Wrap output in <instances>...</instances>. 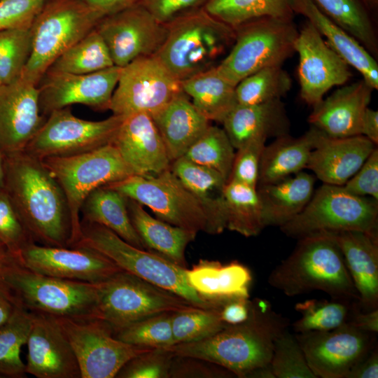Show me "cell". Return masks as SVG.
Masks as SVG:
<instances>
[{
	"label": "cell",
	"instance_id": "cell-23",
	"mask_svg": "<svg viewBox=\"0 0 378 378\" xmlns=\"http://www.w3.org/2000/svg\"><path fill=\"white\" fill-rule=\"evenodd\" d=\"M111 144L134 175H155L170 169L164 144L148 114L124 117Z\"/></svg>",
	"mask_w": 378,
	"mask_h": 378
},
{
	"label": "cell",
	"instance_id": "cell-44",
	"mask_svg": "<svg viewBox=\"0 0 378 378\" xmlns=\"http://www.w3.org/2000/svg\"><path fill=\"white\" fill-rule=\"evenodd\" d=\"M234 149L223 128L210 125L183 157L218 171L228 181Z\"/></svg>",
	"mask_w": 378,
	"mask_h": 378
},
{
	"label": "cell",
	"instance_id": "cell-40",
	"mask_svg": "<svg viewBox=\"0 0 378 378\" xmlns=\"http://www.w3.org/2000/svg\"><path fill=\"white\" fill-rule=\"evenodd\" d=\"M113 66L108 49L94 28L62 52L46 71L87 74Z\"/></svg>",
	"mask_w": 378,
	"mask_h": 378
},
{
	"label": "cell",
	"instance_id": "cell-13",
	"mask_svg": "<svg viewBox=\"0 0 378 378\" xmlns=\"http://www.w3.org/2000/svg\"><path fill=\"white\" fill-rule=\"evenodd\" d=\"M55 318L74 350L81 378L115 377L130 360L154 349L118 340L96 317Z\"/></svg>",
	"mask_w": 378,
	"mask_h": 378
},
{
	"label": "cell",
	"instance_id": "cell-56",
	"mask_svg": "<svg viewBox=\"0 0 378 378\" xmlns=\"http://www.w3.org/2000/svg\"><path fill=\"white\" fill-rule=\"evenodd\" d=\"M251 300L246 298H234L223 300L219 307L221 320L227 326L245 321L250 314Z\"/></svg>",
	"mask_w": 378,
	"mask_h": 378
},
{
	"label": "cell",
	"instance_id": "cell-30",
	"mask_svg": "<svg viewBox=\"0 0 378 378\" xmlns=\"http://www.w3.org/2000/svg\"><path fill=\"white\" fill-rule=\"evenodd\" d=\"M315 181V176L302 171L274 183L258 185L265 227H280L298 215L312 197Z\"/></svg>",
	"mask_w": 378,
	"mask_h": 378
},
{
	"label": "cell",
	"instance_id": "cell-43",
	"mask_svg": "<svg viewBox=\"0 0 378 378\" xmlns=\"http://www.w3.org/2000/svg\"><path fill=\"white\" fill-rule=\"evenodd\" d=\"M292 88V79L282 66L261 69L242 79L235 86L237 104H258L279 99Z\"/></svg>",
	"mask_w": 378,
	"mask_h": 378
},
{
	"label": "cell",
	"instance_id": "cell-8",
	"mask_svg": "<svg viewBox=\"0 0 378 378\" xmlns=\"http://www.w3.org/2000/svg\"><path fill=\"white\" fill-rule=\"evenodd\" d=\"M280 230L298 239L346 230L378 234V201L353 195L342 186L323 183L314 190L302 211Z\"/></svg>",
	"mask_w": 378,
	"mask_h": 378
},
{
	"label": "cell",
	"instance_id": "cell-58",
	"mask_svg": "<svg viewBox=\"0 0 378 378\" xmlns=\"http://www.w3.org/2000/svg\"><path fill=\"white\" fill-rule=\"evenodd\" d=\"M378 348L376 345L349 372L346 378H377Z\"/></svg>",
	"mask_w": 378,
	"mask_h": 378
},
{
	"label": "cell",
	"instance_id": "cell-4",
	"mask_svg": "<svg viewBox=\"0 0 378 378\" xmlns=\"http://www.w3.org/2000/svg\"><path fill=\"white\" fill-rule=\"evenodd\" d=\"M167 38L155 56L179 81L216 67L233 44L234 29L204 8L166 25Z\"/></svg>",
	"mask_w": 378,
	"mask_h": 378
},
{
	"label": "cell",
	"instance_id": "cell-25",
	"mask_svg": "<svg viewBox=\"0 0 378 378\" xmlns=\"http://www.w3.org/2000/svg\"><path fill=\"white\" fill-rule=\"evenodd\" d=\"M374 89L363 79L342 85L313 106L308 121L333 137L360 134L361 122Z\"/></svg>",
	"mask_w": 378,
	"mask_h": 378
},
{
	"label": "cell",
	"instance_id": "cell-46",
	"mask_svg": "<svg viewBox=\"0 0 378 378\" xmlns=\"http://www.w3.org/2000/svg\"><path fill=\"white\" fill-rule=\"evenodd\" d=\"M172 312L156 314L115 332V338L124 342L148 348H166L174 344L171 317Z\"/></svg>",
	"mask_w": 378,
	"mask_h": 378
},
{
	"label": "cell",
	"instance_id": "cell-5",
	"mask_svg": "<svg viewBox=\"0 0 378 378\" xmlns=\"http://www.w3.org/2000/svg\"><path fill=\"white\" fill-rule=\"evenodd\" d=\"M81 235L74 246L92 248L111 260L121 270L171 291L202 308L218 307L217 302L201 297L189 284L186 269L158 253L136 247L108 228L80 221Z\"/></svg>",
	"mask_w": 378,
	"mask_h": 378
},
{
	"label": "cell",
	"instance_id": "cell-62",
	"mask_svg": "<svg viewBox=\"0 0 378 378\" xmlns=\"http://www.w3.org/2000/svg\"><path fill=\"white\" fill-rule=\"evenodd\" d=\"M18 263V259L0 243V277L3 278Z\"/></svg>",
	"mask_w": 378,
	"mask_h": 378
},
{
	"label": "cell",
	"instance_id": "cell-35",
	"mask_svg": "<svg viewBox=\"0 0 378 378\" xmlns=\"http://www.w3.org/2000/svg\"><path fill=\"white\" fill-rule=\"evenodd\" d=\"M314 128L311 127L300 137L286 134L265 145L260 159L258 185L276 182L306 168L314 148Z\"/></svg>",
	"mask_w": 378,
	"mask_h": 378
},
{
	"label": "cell",
	"instance_id": "cell-18",
	"mask_svg": "<svg viewBox=\"0 0 378 378\" xmlns=\"http://www.w3.org/2000/svg\"><path fill=\"white\" fill-rule=\"evenodd\" d=\"M295 52L299 55L300 97L312 107L332 88L344 85L352 76L348 63L309 21L298 32Z\"/></svg>",
	"mask_w": 378,
	"mask_h": 378
},
{
	"label": "cell",
	"instance_id": "cell-9",
	"mask_svg": "<svg viewBox=\"0 0 378 378\" xmlns=\"http://www.w3.org/2000/svg\"><path fill=\"white\" fill-rule=\"evenodd\" d=\"M41 160L65 195L72 225L71 247L80 238V207L86 197L99 187L134 175L112 144L82 154Z\"/></svg>",
	"mask_w": 378,
	"mask_h": 378
},
{
	"label": "cell",
	"instance_id": "cell-1",
	"mask_svg": "<svg viewBox=\"0 0 378 378\" xmlns=\"http://www.w3.org/2000/svg\"><path fill=\"white\" fill-rule=\"evenodd\" d=\"M4 156V190L34 241L71 247V216L58 182L41 160L24 150Z\"/></svg>",
	"mask_w": 378,
	"mask_h": 378
},
{
	"label": "cell",
	"instance_id": "cell-59",
	"mask_svg": "<svg viewBox=\"0 0 378 378\" xmlns=\"http://www.w3.org/2000/svg\"><path fill=\"white\" fill-rule=\"evenodd\" d=\"M349 323L363 331L377 334L378 332V308L363 311L358 304L354 309Z\"/></svg>",
	"mask_w": 378,
	"mask_h": 378
},
{
	"label": "cell",
	"instance_id": "cell-31",
	"mask_svg": "<svg viewBox=\"0 0 378 378\" xmlns=\"http://www.w3.org/2000/svg\"><path fill=\"white\" fill-rule=\"evenodd\" d=\"M190 286L204 299L219 302L234 298H249L252 281L250 270L234 260L227 264L200 260L186 269Z\"/></svg>",
	"mask_w": 378,
	"mask_h": 378
},
{
	"label": "cell",
	"instance_id": "cell-24",
	"mask_svg": "<svg viewBox=\"0 0 378 378\" xmlns=\"http://www.w3.org/2000/svg\"><path fill=\"white\" fill-rule=\"evenodd\" d=\"M314 128V146L306 168L326 184L343 186L377 146L363 135L333 137Z\"/></svg>",
	"mask_w": 378,
	"mask_h": 378
},
{
	"label": "cell",
	"instance_id": "cell-51",
	"mask_svg": "<svg viewBox=\"0 0 378 378\" xmlns=\"http://www.w3.org/2000/svg\"><path fill=\"white\" fill-rule=\"evenodd\" d=\"M266 140L254 139L237 149L228 181L257 187L260 159Z\"/></svg>",
	"mask_w": 378,
	"mask_h": 378
},
{
	"label": "cell",
	"instance_id": "cell-42",
	"mask_svg": "<svg viewBox=\"0 0 378 378\" xmlns=\"http://www.w3.org/2000/svg\"><path fill=\"white\" fill-rule=\"evenodd\" d=\"M32 321L31 312L20 308L0 327V374L8 377H25L22 347L27 344Z\"/></svg>",
	"mask_w": 378,
	"mask_h": 378
},
{
	"label": "cell",
	"instance_id": "cell-34",
	"mask_svg": "<svg viewBox=\"0 0 378 378\" xmlns=\"http://www.w3.org/2000/svg\"><path fill=\"white\" fill-rule=\"evenodd\" d=\"M81 215L80 221L103 225L129 244L147 250L131 221L127 197L119 191L107 186L94 189L83 201Z\"/></svg>",
	"mask_w": 378,
	"mask_h": 378
},
{
	"label": "cell",
	"instance_id": "cell-19",
	"mask_svg": "<svg viewBox=\"0 0 378 378\" xmlns=\"http://www.w3.org/2000/svg\"><path fill=\"white\" fill-rule=\"evenodd\" d=\"M121 67L113 66L87 74L46 71L38 88L41 113L83 104L93 110H109Z\"/></svg>",
	"mask_w": 378,
	"mask_h": 378
},
{
	"label": "cell",
	"instance_id": "cell-61",
	"mask_svg": "<svg viewBox=\"0 0 378 378\" xmlns=\"http://www.w3.org/2000/svg\"><path fill=\"white\" fill-rule=\"evenodd\" d=\"M360 134L374 144H378V111L368 107L364 113L360 127Z\"/></svg>",
	"mask_w": 378,
	"mask_h": 378
},
{
	"label": "cell",
	"instance_id": "cell-41",
	"mask_svg": "<svg viewBox=\"0 0 378 378\" xmlns=\"http://www.w3.org/2000/svg\"><path fill=\"white\" fill-rule=\"evenodd\" d=\"M358 301L332 298L307 300L297 303L295 309L301 315L292 327L295 332L331 330L349 323Z\"/></svg>",
	"mask_w": 378,
	"mask_h": 378
},
{
	"label": "cell",
	"instance_id": "cell-6",
	"mask_svg": "<svg viewBox=\"0 0 378 378\" xmlns=\"http://www.w3.org/2000/svg\"><path fill=\"white\" fill-rule=\"evenodd\" d=\"M103 18L85 0H46L30 29L31 52L22 76L38 85L52 63Z\"/></svg>",
	"mask_w": 378,
	"mask_h": 378
},
{
	"label": "cell",
	"instance_id": "cell-38",
	"mask_svg": "<svg viewBox=\"0 0 378 378\" xmlns=\"http://www.w3.org/2000/svg\"><path fill=\"white\" fill-rule=\"evenodd\" d=\"M332 21L377 59L378 38L370 10L363 0H313Z\"/></svg>",
	"mask_w": 378,
	"mask_h": 378
},
{
	"label": "cell",
	"instance_id": "cell-20",
	"mask_svg": "<svg viewBox=\"0 0 378 378\" xmlns=\"http://www.w3.org/2000/svg\"><path fill=\"white\" fill-rule=\"evenodd\" d=\"M18 261L43 275L91 284L102 283L122 270L102 253L84 246H48L34 242L22 251Z\"/></svg>",
	"mask_w": 378,
	"mask_h": 378
},
{
	"label": "cell",
	"instance_id": "cell-50",
	"mask_svg": "<svg viewBox=\"0 0 378 378\" xmlns=\"http://www.w3.org/2000/svg\"><path fill=\"white\" fill-rule=\"evenodd\" d=\"M173 354L154 348L134 357L120 370L118 378H169Z\"/></svg>",
	"mask_w": 378,
	"mask_h": 378
},
{
	"label": "cell",
	"instance_id": "cell-36",
	"mask_svg": "<svg viewBox=\"0 0 378 378\" xmlns=\"http://www.w3.org/2000/svg\"><path fill=\"white\" fill-rule=\"evenodd\" d=\"M181 84L195 107L209 121L222 123L237 104L235 86L216 67L181 81Z\"/></svg>",
	"mask_w": 378,
	"mask_h": 378
},
{
	"label": "cell",
	"instance_id": "cell-27",
	"mask_svg": "<svg viewBox=\"0 0 378 378\" xmlns=\"http://www.w3.org/2000/svg\"><path fill=\"white\" fill-rule=\"evenodd\" d=\"M222 124L235 149L254 139L288 134L290 129V120L281 99L252 105L237 104Z\"/></svg>",
	"mask_w": 378,
	"mask_h": 378
},
{
	"label": "cell",
	"instance_id": "cell-7",
	"mask_svg": "<svg viewBox=\"0 0 378 378\" xmlns=\"http://www.w3.org/2000/svg\"><path fill=\"white\" fill-rule=\"evenodd\" d=\"M234 29L233 44L216 66L234 86L261 69L282 66L295 52L299 31L293 20L263 18Z\"/></svg>",
	"mask_w": 378,
	"mask_h": 378
},
{
	"label": "cell",
	"instance_id": "cell-49",
	"mask_svg": "<svg viewBox=\"0 0 378 378\" xmlns=\"http://www.w3.org/2000/svg\"><path fill=\"white\" fill-rule=\"evenodd\" d=\"M34 240L4 190L0 191V243L18 260L22 251Z\"/></svg>",
	"mask_w": 378,
	"mask_h": 378
},
{
	"label": "cell",
	"instance_id": "cell-29",
	"mask_svg": "<svg viewBox=\"0 0 378 378\" xmlns=\"http://www.w3.org/2000/svg\"><path fill=\"white\" fill-rule=\"evenodd\" d=\"M152 118L171 162L183 157L210 125V121L197 111L183 92L174 97Z\"/></svg>",
	"mask_w": 378,
	"mask_h": 378
},
{
	"label": "cell",
	"instance_id": "cell-39",
	"mask_svg": "<svg viewBox=\"0 0 378 378\" xmlns=\"http://www.w3.org/2000/svg\"><path fill=\"white\" fill-rule=\"evenodd\" d=\"M204 8L232 28L263 18L293 20L295 14L290 0H208Z\"/></svg>",
	"mask_w": 378,
	"mask_h": 378
},
{
	"label": "cell",
	"instance_id": "cell-52",
	"mask_svg": "<svg viewBox=\"0 0 378 378\" xmlns=\"http://www.w3.org/2000/svg\"><path fill=\"white\" fill-rule=\"evenodd\" d=\"M46 0H0V31L30 29Z\"/></svg>",
	"mask_w": 378,
	"mask_h": 378
},
{
	"label": "cell",
	"instance_id": "cell-55",
	"mask_svg": "<svg viewBox=\"0 0 378 378\" xmlns=\"http://www.w3.org/2000/svg\"><path fill=\"white\" fill-rule=\"evenodd\" d=\"M208 0H141V4L160 23L167 25L177 18L204 8Z\"/></svg>",
	"mask_w": 378,
	"mask_h": 378
},
{
	"label": "cell",
	"instance_id": "cell-54",
	"mask_svg": "<svg viewBox=\"0 0 378 378\" xmlns=\"http://www.w3.org/2000/svg\"><path fill=\"white\" fill-rule=\"evenodd\" d=\"M227 369L206 360L174 356L169 377H232Z\"/></svg>",
	"mask_w": 378,
	"mask_h": 378
},
{
	"label": "cell",
	"instance_id": "cell-33",
	"mask_svg": "<svg viewBox=\"0 0 378 378\" xmlns=\"http://www.w3.org/2000/svg\"><path fill=\"white\" fill-rule=\"evenodd\" d=\"M132 225L147 250L157 251L178 265L187 268L185 252L197 232L155 218L137 202L127 198Z\"/></svg>",
	"mask_w": 378,
	"mask_h": 378
},
{
	"label": "cell",
	"instance_id": "cell-11",
	"mask_svg": "<svg viewBox=\"0 0 378 378\" xmlns=\"http://www.w3.org/2000/svg\"><path fill=\"white\" fill-rule=\"evenodd\" d=\"M3 278L30 312L58 318L96 317L98 284L43 275L20 263Z\"/></svg>",
	"mask_w": 378,
	"mask_h": 378
},
{
	"label": "cell",
	"instance_id": "cell-22",
	"mask_svg": "<svg viewBox=\"0 0 378 378\" xmlns=\"http://www.w3.org/2000/svg\"><path fill=\"white\" fill-rule=\"evenodd\" d=\"M31 314L26 373L38 378H81L74 350L56 318Z\"/></svg>",
	"mask_w": 378,
	"mask_h": 378
},
{
	"label": "cell",
	"instance_id": "cell-15",
	"mask_svg": "<svg viewBox=\"0 0 378 378\" xmlns=\"http://www.w3.org/2000/svg\"><path fill=\"white\" fill-rule=\"evenodd\" d=\"M182 92L181 81L155 55L142 57L121 68L109 110L122 117L139 113L152 117Z\"/></svg>",
	"mask_w": 378,
	"mask_h": 378
},
{
	"label": "cell",
	"instance_id": "cell-37",
	"mask_svg": "<svg viewBox=\"0 0 378 378\" xmlns=\"http://www.w3.org/2000/svg\"><path fill=\"white\" fill-rule=\"evenodd\" d=\"M226 229L246 237H255L265 228L255 187L228 181L222 190Z\"/></svg>",
	"mask_w": 378,
	"mask_h": 378
},
{
	"label": "cell",
	"instance_id": "cell-53",
	"mask_svg": "<svg viewBox=\"0 0 378 378\" xmlns=\"http://www.w3.org/2000/svg\"><path fill=\"white\" fill-rule=\"evenodd\" d=\"M349 192L378 201V149L376 147L360 169L342 186Z\"/></svg>",
	"mask_w": 378,
	"mask_h": 378
},
{
	"label": "cell",
	"instance_id": "cell-64",
	"mask_svg": "<svg viewBox=\"0 0 378 378\" xmlns=\"http://www.w3.org/2000/svg\"><path fill=\"white\" fill-rule=\"evenodd\" d=\"M1 84H2V83H1V80H0V85H1Z\"/></svg>",
	"mask_w": 378,
	"mask_h": 378
},
{
	"label": "cell",
	"instance_id": "cell-48",
	"mask_svg": "<svg viewBox=\"0 0 378 378\" xmlns=\"http://www.w3.org/2000/svg\"><path fill=\"white\" fill-rule=\"evenodd\" d=\"M270 366L275 378H317L295 336L287 330L275 340Z\"/></svg>",
	"mask_w": 378,
	"mask_h": 378
},
{
	"label": "cell",
	"instance_id": "cell-26",
	"mask_svg": "<svg viewBox=\"0 0 378 378\" xmlns=\"http://www.w3.org/2000/svg\"><path fill=\"white\" fill-rule=\"evenodd\" d=\"M337 244L359 295L363 311L378 308V234L358 230L328 232Z\"/></svg>",
	"mask_w": 378,
	"mask_h": 378
},
{
	"label": "cell",
	"instance_id": "cell-60",
	"mask_svg": "<svg viewBox=\"0 0 378 378\" xmlns=\"http://www.w3.org/2000/svg\"><path fill=\"white\" fill-rule=\"evenodd\" d=\"M103 17L115 13L141 2V0H85Z\"/></svg>",
	"mask_w": 378,
	"mask_h": 378
},
{
	"label": "cell",
	"instance_id": "cell-12",
	"mask_svg": "<svg viewBox=\"0 0 378 378\" xmlns=\"http://www.w3.org/2000/svg\"><path fill=\"white\" fill-rule=\"evenodd\" d=\"M105 186L148 207L166 223L196 232H209L203 204L170 169L155 175H131Z\"/></svg>",
	"mask_w": 378,
	"mask_h": 378
},
{
	"label": "cell",
	"instance_id": "cell-63",
	"mask_svg": "<svg viewBox=\"0 0 378 378\" xmlns=\"http://www.w3.org/2000/svg\"><path fill=\"white\" fill-rule=\"evenodd\" d=\"M5 176V156L0 149V191L4 189Z\"/></svg>",
	"mask_w": 378,
	"mask_h": 378
},
{
	"label": "cell",
	"instance_id": "cell-17",
	"mask_svg": "<svg viewBox=\"0 0 378 378\" xmlns=\"http://www.w3.org/2000/svg\"><path fill=\"white\" fill-rule=\"evenodd\" d=\"M309 367L317 378H346L377 344L375 334L350 323L328 331L295 335Z\"/></svg>",
	"mask_w": 378,
	"mask_h": 378
},
{
	"label": "cell",
	"instance_id": "cell-28",
	"mask_svg": "<svg viewBox=\"0 0 378 378\" xmlns=\"http://www.w3.org/2000/svg\"><path fill=\"white\" fill-rule=\"evenodd\" d=\"M295 13L303 15L328 44L350 66L356 69L374 90L378 89V65L374 57L356 38L329 18L313 0H290Z\"/></svg>",
	"mask_w": 378,
	"mask_h": 378
},
{
	"label": "cell",
	"instance_id": "cell-3",
	"mask_svg": "<svg viewBox=\"0 0 378 378\" xmlns=\"http://www.w3.org/2000/svg\"><path fill=\"white\" fill-rule=\"evenodd\" d=\"M298 239L290 255L271 272L268 284L290 297L321 290L332 298L359 302L342 253L331 235L319 232Z\"/></svg>",
	"mask_w": 378,
	"mask_h": 378
},
{
	"label": "cell",
	"instance_id": "cell-10",
	"mask_svg": "<svg viewBox=\"0 0 378 378\" xmlns=\"http://www.w3.org/2000/svg\"><path fill=\"white\" fill-rule=\"evenodd\" d=\"M193 307L197 306L124 270L98 284L96 318L113 334L146 318Z\"/></svg>",
	"mask_w": 378,
	"mask_h": 378
},
{
	"label": "cell",
	"instance_id": "cell-16",
	"mask_svg": "<svg viewBox=\"0 0 378 378\" xmlns=\"http://www.w3.org/2000/svg\"><path fill=\"white\" fill-rule=\"evenodd\" d=\"M95 29L114 65L121 68L139 57L155 55L168 32L141 2L104 17Z\"/></svg>",
	"mask_w": 378,
	"mask_h": 378
},
{
	"label": "cell",
	"instance_id": "cell-21",
	"mask_svg": "<svg viewBox=\"0 0 378 378\" xmlns=\"http://www.w3.org/2000/svg\"><path fill=\"white\" fill-rule=\"evenodd\" d=\"M38 95V85L22 75L0 85V149L4 155L24 151L46 121Z\"/></svg>",
	"mask_w": 378,
	"mask_h": 378
},
{
	"label": "cell",
	"instance_id": "cell-32",
	"mask_svg": "<svg viewBox=\"0 0 378 378\" xmlns=\"http://www.w3.org/2000/svg\"><path fill=\"white\" fill-rule=\"evenodd\" d=\"M171 171L203 204L209 219V232L217 234L226 229L222 190L227 182L218 171L184 157L171 163Z\"/></svg>",
	"mask_w": 378,
	"mask_h": 378
},
{
	"label": "cell",
	"instance_id": "cell-45",
	"mask_svg": "<svg viewBox=\"0 0 378 378\" xmlns=\"http://www.w3.org/2000/svg\"><path fill=\"white\" fill-rule=\"evenodd\" d=\"M219 307H193L172 312L171 323L174 344L203 340L227 326L220 318Z\"/></svg>",
	"mask_w": 378,
	"mask_h": 378
},
{
	"label": "cell",
	"instance_id": "cell-47",
	"mask_svg": "<svg viewBox=\"0 0 378 378\" xmlns=\"http://www.w3.org/2000/svg\"><path fill=\"white\" fill-rule=\"evenodd\" d=\"M31 52L30 29L0 31V80L11 83L20 77Z\"/></svg>",
	"mask_w": 378,
	"mask_h": 378
},
{
	"label": "cell",
	"instance_id": "cell-2",
	"mask_svg": "<svg viewBox=\"0 0 378 378\" xmlns=\"http://www.w3.org/2000/svg\"><path fill=\"white\" fill-rule=\"evenodd\" d=\"M288 326V319L273 310L270 302L255 298L245 321L203 340L165 349L174 356L206 360L237 377L247 378L256 369L270 365L275 340Z\"/></svg>",
	"mask_w": 378,
	"mask_h": 378
},
{
	"label": "cell",
	"instance_id": "cell-14",
	"mask_svg": "<svg viewBox=\"0 0 378 378\" xmlns=\"http://www.w3.org/2000/svg\"><path fill=\"white\" fill-rule=\"evenodd\" d=\"M124 117L112 115L102 120L74 115L70 106L52 111L24 151L43 160L87 153L111 144Z\"/></svg>",
	"mask_w": 378,
	"mask_h": 378
},
{
	"label": "cell",
	"instance_id": "cell-57",
	"mask_svg": "<svg viewBox=\"0 0 378 378\" xmlns=\"http://www.w3.org/2000/svg\"><path fill=\"white\" fill-rule=\"evenodd\" d=\"M20 308L22 306L17 295L4 278L0 277V327Z\"/></svg>",
	"mask_w": 378,
	"mask_h": 378
}]
</instances>
